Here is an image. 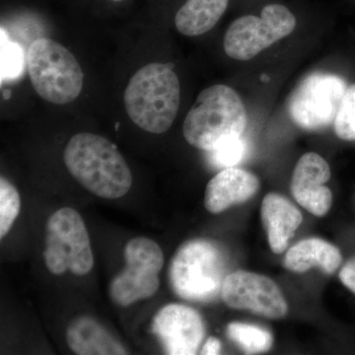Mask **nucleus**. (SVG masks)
Returning <instances> with one entry per match:
<instances>
[{
    "label": "nucleus",
    "mask_w": 355,
    "mask_h": 355,
    "mask_svg": "<svg viewBox=\"0 0 355 355\" xmlns=\"http://www.w3.org/2000/svg\"><path fill=\"white\" fill-rule=\"evenodd\" d=\"M261 216L270 249L277 254L284 253L302 223L300 210L286 198L268 193L261 203Z\"/></svg>",
    "instance_id": "obj_14"
},
{
    "label": "nucleus",
    "mask_w": 355,
    "mask_h": 355,
    "mask_svg": "<svg viewBox=\"0 0 355 355\" xmlns=\"http://www.w3.org/2000/svg\"><path fill=\"white\" fill-rule=\"evenodd\" d=\"M227 335L247 354H260V352H268L272 347V334L254 324H229Z\"/></svg>",
    "instance_id": "obj_18"
},
{
    "label": "nucleus",
    "mask_w": 355,
    "mask_h": 355,
    "mask_svg": "<svg viewBox=\"0 0 355 355\" xmlns=\"http://www.w3.org/2000/svg\"><path fill=\"white\" fill-rule=\"evenodd\" d=\"M44 260L51 275L67 270L77 277L88 275L94 266V256L85 222L78 211L62 207L46 222Z\"/></svg>",
    "instance_id": "obj_6"
},
{
    "label": "nucleus",
    "mask_w": 355,
    "mask_h": 355,
    "mask_svg": "<svg viewBox=\"0 0 355 355\" xmlns=\"http://www.w3.org/2000/svg\"><path fill=\"white\" fill-rule=\"evenodd\" d=\"M340 250L318 238L302 240L287 251L284 266L291 272L302 273L318 266L324 272L333 273L342 263Z\"/></svg>",
    "instance_id": "obj_16"
},
{
    "label": "nucleus",
    "mask_w": 355,
    "mask_h": 355,
    "mask_svg": "<svg viewBox=\"0 0 355 355\" xmlns=\"http://www.w3.org/2000/svg\"><path fill=\"white\" fill-rule=\"evenodd\" d=\"M21 200L17 189L4 177L0 178V238L3 239L20 214Z\"/></svg>",
    "instance_id": "obj_19"
},
{
    "label": "nucleus",
    "mask_w": 355,
    "mask_h": 355,
    "mask_svg": "<svg viewBox=\"0 0 355 355\" xmlns=\"http://www.w3.org/2000/svg\"><path fill=\"white\" fill-rule=\"evenodd\" d=\"M27 67L35 91L51 104H69L83 90L80 64L55 40L41 38L33 42L28 49Z\"/></svg>",
    "instance_id": "obj_5"
},
{
    "label": "nucleus",
    "mask_w": 355,
    "mask_h": 355,
    "mask_svg": "<svg viewBox=\"0 0 355 355\" xmlns=\"http://www.w3.org/2000/svg\"><path fill=\"white\" fill-rule=\"evenodd\" d=\"M347 84L340 77L315 73L306 77L289 100L292 120L306 130H321L336 120Z\"/></svg>",
    "instance_id": "obj_9"
},
{
    "label": "nucleus",
    "mask_w": 355,
    "mask_h": 355,
    "mask_svg": "<svg viewBox=\"0 0 355 355\" xmlns=\"http://www.w3.org/2000/svg\"><path fill=\"white\" fill-rule=\"evenodd\" d=\"M113 1L120 2V1H123V0H113Z\"/></svg>",
    "instance_id": "obj_25"
},
{
    "label": "nucleus",
    "mask_w": 355,
    "mask_h": 355,
    "mask_svg": "<svg viewBox=\"0 0 355 355\" xmlns=\"http://www.w3.org/2000/svg\"><path fill=\"white\" fill-rule=\"evenodd\" d=\"M153 331L162 343L166 354H197L205 335V323L198 311L181 304L161 308L153 318Z\"/></svg>",
    "instance_id": "obj_11"
},
{
    "label": "nucleus",
    "mask_w": 355,
    "mask_h": 355,
    "mask_svg": "<svg viewBox=\"0 0 355 355\" xmlns=\"http://www.w3.org/2000/svg\"><path fill=\"white\" fill-rule=\"evenodd\" d=\"M179 78L163 64L144 65L130 78L123 103L130 120L147 132L161 135L172 127L180 106Z\"/></svg>",
    "instance_id": "obj_3"
},
{
    "label": "nucleus",
    "mask_w": 355,
    "mask_h": 355,
    "mask_svg": "<svg viewBox=\"0 0 355 355\" xmlns=\"http://www.w3.org/2000/svg\"><path fill=\"white\" fill-rule=\"evenodd\" d=\"M330 178V166L327 161L319 154L306 153L299 159L292 175V195L310 214L324 216L333 202L331 191L324 186Z\"/></svg>",
    "instance_id": "obj_12"
},
{
    "label": "nucleus",
    "mask_w": 355,
    "mask_h": 355,
    "mask_svg": "<svg viewBox=\"0 0 355 355\" xmlns=\"http://www.w3.org/2000/svg\"><path fill=\"white\" fill-rule=\"evenodd\" d=\"M225 254L209 240H193L178 250L170 266L173 291L181 298L209 302L221 293L226 277Z\"/></svg>",
    "instance_id": "obj_4"
},
{
    "label": "nucleus",
    "mask_w": 355,
    "mask_h": 355,
    "mask_svg": "<svg viewBox=\"0 0 355 355\" xmlns=\"http://www.w3.org/2000/svg\"><path fill=\"white\" fill-rule=\"evenodd\" d=\"M334 123L340 139L355 140V84L347 88Z\"/></svg>",
    "instance_id": "obj_20"
},
{
    "label": "nucleus",
    "mask_w": 355,
    "mask_h": 355,
    "mask_svg": "<svg viewBox=\"0 0 355 355\" xmlns=\"http://www.w3.org/2000/svg\"><path fill=\"white\" fill-rule=\"evenodd\" d=\"M123 257L125 268L112 280L109 292L114 304L127 307L155 295L164 254L153 240L137 237L127 243Z\"/></svg>",
    "instance_id": "obj_7"
},
{
    "label": "nucleus",
    "mask_w": 355,
    "mask_h": 355,
    "mask_svg": "<svg viewBox=\"0 0 355 355\" xmlns=\"http://www.w3.org/2000/svg\"><path fill=\"white\" fill-rule=\"evenodd\" d=\"M64 161L70 175L97 197L116 200L132 188V175L127 161L101 135L77 133L65 146Z\"/></svg>",
    "instance_id": "obj_1"
},
{
    "label": "nucleus",
    "mask_w": 355,
    "mask_h": 355,
    "mask_svg": "<svg viewBox=\"0 0 355 355\" xmlns=\"http://www.w3.org/2000/svg\"><path fill=\"white\" fill-rule=\"evenodd\" d=\"M67 345L78 355L128 354L127 349L94 318L77 317L65 333Z\"/></svg>",
    "instance_id": "obj_15"
},
{
    "label": "nucleus",
    "mask_w": 355,
    "mask_h": 355,
    "mask_svg": "<svg viewBox=\"0 0 355 355\" xmlns=\"http://www.w3.org/2000/svg\"><path fill=\"white\" fill-rule=\"evenodd\" d=\"M228 3L229 0H187L175 17L178 31L188 37L205 34L220 20Z\"/></svg>",
    "instance_id": "obj_17"
},
{
    "label": "nucleus",
    "mask_w": 355,
    "mask_h": 355,
    "mask_svg": "<svg viewBox=\"0 0 355 355\" xmlns=\"http://www.w3.org/2000/svg\"><path fill=\"white\" fill-rule=\"evenodd\" d=\"M220 295L228 307L249 310L268 319H282L288 312L279 287L258 273L245 270L230 273L224 280Z\"/></svg>",
    "instance_id": "obj_10"
},
{
    "label": "nucleus",
    "mask_w": 355,
    "mask_h": 355,
    "mask_svg": "<svg viewBox=\"0 0 355 355\" xmlns=\"http://www.w3.org/2000/svg\"><path fill=\"white\" fill-rule=\"evenodd\" d=\"M340 279L343 284L355 294V258L347 261L340 272Z\"/></svg>",
    "instance_id": "obj_23"
},
{
    "label": "nucleus",
    "mask_w": 355,
    "mask_h": 355,
    "mask_svg": "<svg viewBox=\"0 0 355 355\" xmlns=\"http://www.w3.org/2000/svg\"><path fill=\"white\" fill-rule=\"evenodd\" d=\"M247 110L234 89L214 85L198 96L183 125L184 139L200 150H216L230 140L244 135Z\"/></svg>",
    "instance_id": "obj_2"
},
{
    "label": "nucleus",
    "mask_w": 355,
    "mask_h": 355,
    "mask_svg": "<svg viewBox=\"0 0 355 355\" xmlns=\"http://www.w3.org/2000/svg\"><path fill=\"white\" fill-rule=\"evenodd\" d=\"M259 189V178L252 173L239 168H226L207 184L203 205L210 214H221L232 205L247 202Z\"/></svg>",
    "instance_id": "obj_13"
},
{
    "label": "nucleus",
    "mask_w": 355,
    "mask_h": 355,
    "mask_svg": "<svg viewBox=\"0 0 355 355\" xmlns=\"http://www.w3.org/2000/svg\"><path fill=\"white\" fill-rule=\"evenodd\" d=\"M221 343L216 338H209L203 345L200 354L205 355H216L220 354Z\"/></svg>",
    "instance_id": "obj_24"
},
{
    "label": "nucleus",
    "mask_w": 355,
    "mask_h": 355,
    "mask_svg": "<svg viewBox=\"0 0 355 355\" xmlns=\"http://www.w3.org/2000/svg\"><path fill=\"white\" fill-rule=\"evenodd\" d=\"M247 153V144L242 137L230 140L222 144L216 150L210 151V162L219 168L234 167L241 162Z\"/></svg>",
    "instance_id": "obj_22"
},
{
    "label": "nucleus",
    "mask_w": 355,
    "mask_h": 355,
    "mask_svg": "<svg viewBox=\"0 0 355 355\" xmlns=\"http://www.w3.org/2000/svg\"><path fill=\"white\" fill-rule=\"evenodd\" d=\"M24 65V55L19 44L11 42L1 29V81L19 76Z\"/></svg>",
    "instance_id": "obj_21"
},
{
    "label": "nucleus",
    "mask_w": 355,
    "mask_h": 355,
    "mask_svg": "<svg viewBox=\"0 0 355 355\" xmlns=\"http://www.w3.org/2000/svg\"><path fill=\"white\" fill-rule=\"evenodd\" d=\"M296 18L287 7L270 4L260 17L246 15L236 19L224 37V51L237 60H250L295 29Z\"/></svg>",
    "instance_id": "obj_8"
}]
</instances>
